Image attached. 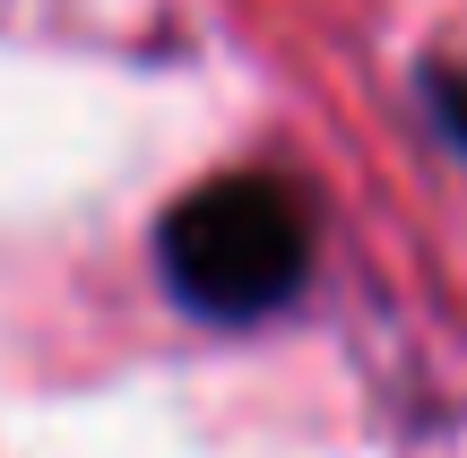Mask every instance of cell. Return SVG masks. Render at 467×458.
I'll return each instance as SVG.
<instances>
[{
  "label": "cell",
  "mask_w": 467,
  "mask_h": 458,
  "mask_svg": "<svg viewBox=\"0 0 467 458\" xmlns=\"http://www.w3.org/2000/svg\"><path fill=\"white\" fill-rule=\"evenodd\" d=\"M156 277L208 329H260L312 286V208L277 173H208L156 217Z\"/></svg>",
  "instance_id": "cell-1"
},
{
  "label": "cell",
  "mask_w": 467,
  "mask_h": 458,
  "mask_svg": "<svg viewBox=\"0 0 467 458\" xmlns=\"http://www.w3.org/2000/svg\"><path fill=\"white\" fill-rule=\"evenodd\" d=\"M416 104H424V121L441 130V148H451V156H467V69H451V61H424Z\"/></svg>",
  "instance_id": "cell-2"
}]
</instances>
